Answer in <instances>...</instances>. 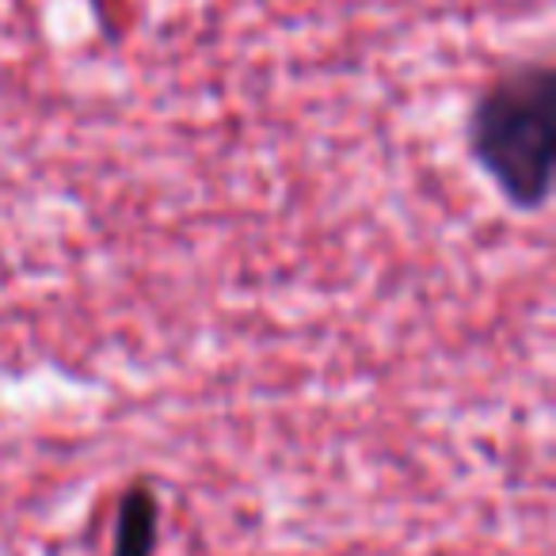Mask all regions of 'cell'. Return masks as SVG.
Wrapping results in <instances>:
<instances>
[{"label": "cell", "instance_id": "7a4b0ae2", "mask_svg": "<svg viewBox=\"0 0 556 556\" xmlns=\"http://www.w3.org/2000/svg\"><path fill=\"white\" fill-rule=\"evenodd\" d=\"M161 533V500L149 484H134L123 492L111 533V556H153Z\"/></svg>", "mask_w": 556, "mask_h": 556}, {"label": "cell", "instance_id": "6da1fadb", "mask_svg": "<svg viewBox=\"0 0 556 556\" xmlns=\"http://www.w3.org/2000/svg\"><path fill=\"white\" fill-rule=\"evenodd\" d=\"M556 73L548 62H522L477 96L465 123L469 156L503 202L522 214L545 210L556 156Z\"/></svg>", "mask_w": 556, "mask_h": 556}]
</instances>
